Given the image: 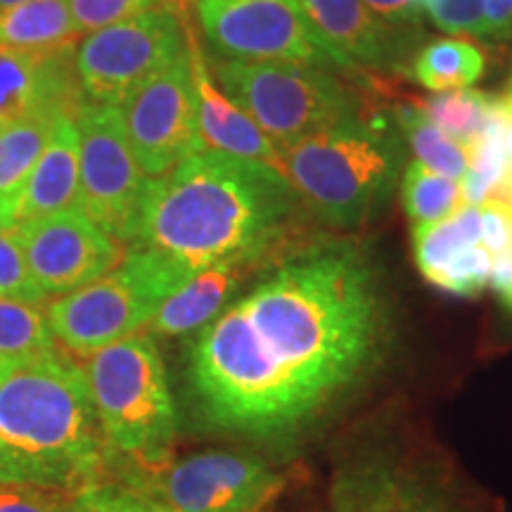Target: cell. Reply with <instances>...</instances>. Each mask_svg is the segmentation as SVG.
I'll return each instance as SVG.
<instances>
[{"mask_svg": "<svg viewBox=\"0 0 512 512\" xmlns=\"http://www.w3.org/2000/svg\"><path fill=\"white\" fill-rule=\"evenodd\" d=\"M19 3H27V0H0V10L12 8V5H19Z\"/></svg>", "mask_w": 512, "mask_h": 512, "instance_id": "40", "label": "cell"}, {"mask_svg": "<svg viewBox=\"0 0 512 512\" xmlns=\"http://www.w3.org/2000/svg\"><path fill=\"white\" fill-rule=\"evenodd\" d=\"M128 143L145 176L169 174L204 152L188 50L121 102Z\"/></svg>", "mask_w": 512, "mask_h": 512, "instance_id": "12", "label": "cell"}, {"mask_svg": "<svg viewBox=\"0 0 512 512\" xmlns=\"http://www.w3.org/2000/svg\"><path fill=\"white\" fill-rule=\"evenodd\" d=\"M389 114H392L394 124L399 126L401 136H406L420 164H425L427 169L437 171L441 176L453 178V181H463L467 171H470L467 150L463 145L453 143L432 124V119L422 112L418 98L403 95L396 105H392Z\"/></svg>", "mask_w": 512, "mask_h": 512, "instance_id": "23", "label": "cell"}, {"mask_svg": "<svg viewBox=\"0 0 512 512\" xmlns=\"http://www.w3.org/2000/svg\"><path fill=\"white\" fill-rule=\"evenodd\" d=\"M306 19L342 72H399L418 29H396L370 12L363 0H299Z\"/></svg>", "mask_w": 512, "mask_h": 512, "instance_id": "14", "label": "cell"}, {"mask_svg": "<svg viewBox=\"0 0 512 512\" xmlns=\"http://www.w3.org/2000/svg\"><path fill=\"white\" fill-rule=\"evenodd\" d=\"M83 373L110 451L131 460L138 479L169 465L178 415L155 337L143 330L95 351Z\"/></svg>", "mask_w": 512, "mask_h": 512, "instance_id": "5", "label": "cell"}, {"mask_svg": "<svg viewBox=\"0 0 512 512\" xmlns=\"http://www.w3.org/2000/svg\"><path fill=\"white\" fill-rule=\"evenodd\" d=\"M204 36L226 60L337 67L299 0H197Z\"/></svg>", "mask_w": 512, "mask_h": 512, "instance_id": "11", "label": "cell"}, {"mask_svg": "<svg viewBox=\"0 0 512 512\" xmlns=\"http://www.w3.org/2000/svg\"><path fill=\"white\" fill-rule=\"evenodd\" d=\"M285 484V477L264 458L211 448L171 460L131 489L176 512H266Z\"/></svg>", "mask_w": 512, "mask_h": 512, "instance_id": "10", "label": "cell"}, {"mask_svg": "<svg viewBox=\"0 0 512 512\" xmlns=\"http://www.w3.org/2000/svg\"><path fill=\"white\" fill-rule=\"evenodd\" d=\"M491 271H494V256L486 252L482 242H477L460 249L432 285L456 297H477L484 287H489Z\"/></svg>", "mask_w": 512, "mask_h": 512, "instance_id": "29", "label": "cell"}, {"mask_svg": "<svg viewBox=\"0 0 512 512\" xmlns=\"http://www.w3.org/2000/svg\"><path fill=\"white\" fill-rule=\"evenodd\" d=\"M508 100H510V102H512V88H510V95H508Z\"/></svg>", "mask_w": 512, "mask_h": 512, "instance_id": "41", "label": "cell"}, {"mask_svg": "<svg viewBox=\"0 0 512 512\" xmlns=\"http://www.w3.org/2000/svg\"><path fill=\"white\" fill-rule=\"evenodd\" d=\"M121 512H176L169 505H164L157 498L140 494V491L124 489V503H121Z\"/></svg>", "mask_w": 512, "mask_h": 512, "instance_id": "37", "label": "cell"}, {"mask_svg": "<svg viewBox=\"0 0 512 512\" xmlns=\"http://www.w3.org/2000/svg\"><path fill=\"white\" fill-rule=\"evenodd\" d=\"M332 512H456L413 470L384 456L349 460L330 491Z\"/></svg>", "mask_w": 512, "mask_h": 512, "instance_id": "16", "label": "cell"}, {"mask_svg": "<svg viewBox=\"0 0 512 512\" xmlns=\"http://www.w3.org/2000/svg\"><path fill=\"white\" fill-rule=\"evenodd\" d=\"M389 119V112H358L280 152L302 207L325 226L363 228L392 200L403 147Z\"/></svg>", "mask_w": 512, "mask_h": 512, "instance_id": "4", "label": "cell"}, {"mask_svg": "<svg viewBox=\"0 0 512 512\" xmlns=\"http://www.w3.org/2000/svg\"><path fill=\"white\" fill-rule=\"evenodd\" d=\"M188 278L162 254L126 247L114 271L48 304V325L64 351L86 358L143 332L159 304Z\"/></svg>", "mask_w": 512, "mask_h": 512, "instance_id": "6", "label": "cell"}, {"mask_svg": "<svg viewBox=\"0 0 512 512\" xmlns=\"http://www.w3.org/2000/svg\"><path fill=\"white\" fill-rule=\"evenodd\" d=\"M275 261L278 259H230L202 268L159 304L145 332L152 337H185L200 332L226 309L249 275L264 271Z\"/></svg>", "mask_w": 512, "mask_h": 512, "instance_id": "18", "label": "cell"}, {"mask_svg": "<svg viewBox=\"0 0 512 512\" xmlns=\"http://www.w3.org/2000/svg\"><path fill=\"white\" fill-rule=\"evenodd\" d=\"M55 117L31 114L0 121V226H15V209L46 147Z\"/></svg>", "mask_w": 512, "mask_h": 512, "instance_id": "21", "label": "cell"}, {"mask_svg": "<svg viewBox=\"0 0 512 512\" xmlns=\"http://www.w3.org/2000/svg\"><path fill=\"white\" fill-rule=\"evenodd\" d=\"M79 209V131L74 117L57 114L46 147L15 209V223Z\"/></svg>", "mask_w": 512, "mask_h": 512, "instance_id": "19", "label": "cell"}, {"mask_svg": "<svg viewBox=\"0 0 512 512\" xmlns=\"http://www.w3.org/2000/svg\"><path fill=\"white\" fill-rule=\"evenodd\" d=\"M19 363L22 361H15V358H5V356H0V380H3L5 375H10L12 370H15Z\"/></svg>", "mask_w": 512, "mask_h": 512, "instance_id": "39", "label": "cell"}, {"mask_svg": "<svg viewBox=\"0 0 512 512\" xmlns=\"http://www.w3.org/2000/svg\"><path fill=\"white\" fill-rule=\"evenodd\" d=\"M384 332L366 256L347 242L294 249L192 339L195 411L211 430L268 444L297 439L366 380Z\"/></svg>", "mask_w": 512, "mask_h": 512, "instance_id": "1", "label": "cell"}, {"mask_svg": "<svg viewBox=\"0 0 512 512\" xmlns=\"http://www.w3.org/2000/svg\"><path fill=\"white\" fill-rule=\"evenodd\" d=\"M185 34H188V55L197 93V126H200L204 147L230 157L273 166L283 174V157H280L278 147L266 138V133L256 126V121L245 110H240L226 93L219 91V86L211 79L192 24H185Z\"/></svg>", "mask_w": 512, "mask_h": 512, "instance_id": "17", "label": "cell"}, {"mask_svg": "<svg viewBox=\"0 0 512 512\" xmlns=\"http://www.w3.org/2000/svg\"><path fill=\"white\" fill-rule=\"evenodd\" d=\"M197 0H159V8L169 10L171 15H176L183 24H190V12L195 8Z\"/></svg>", "mask_w": 512, "mask_h": 512, "instance_id": "38", "label": "cell"}, {"mask_svg": "<svg viewBox=\"0 0 512 512\" xmlns=\"http://www.w3.org/2000/svg\"><path fill=\"white\" fill-rule=\"evenodd\" d=\"M124 489L114 484H91L76 494L74 512H121Z\"/></svg>", "mask_w": 512, "mask_h": 512, "instance_id": "34", "label": "cell"}, {"mask_svg": "<svg viewBox=\"0 0 512 512\" xmlns=\"http://www.w3.org/2000/svg\"><path fill=\"white\" fill-rule=\"evenodd\" d=\"M486 38L512 36V0H484Z\"/></svg>", "mask_w": 512, "mask_h": 512, "instance_id": "35", "label": "cell"}, {"mask_svg": "<svg viewBox=\"0 0 512 512\" xmlns=\"http://www.w3.org/2000/svg\"><path fill=\"white\" fill-rule=\"evenodd\" d=\"M112 451L83 366L64 349L27 358L0 380V486L81 491Z\"/></svg>", "mask_w": 512, "mask_h": 512, "instance_id": "3", "label": "cell"}, {"mask_svg": "<svg viewBox=\"0 0 512 512\" xmlns=\"http://www.w3.org/2000/svg\"><path fill=\"white\" fill-rule=\"evenodd\" d=\"M427 15L448 34L486 36L484 0H422Z\"/></svg>", "mask_w": 512, "mask_h": 512, "instance_id": "32", "label": "cell"}, {"mask_svg": "<svg viewBox=\"0 0 512 512\" xmlns=\"http://www.w3.org/2000/svg\"><path fill=\"white\" fill-rule=\"evenodd\" d=\"M74 124L79 131V209L128 247L136 238L150 176L133 155L121 107L86 100Z\"/></svg>", "mask_w": 512, "mask_h": 512, "instance_id": "8", "label": "cell"}, {"mask_svg": "<svg viewBox=\"0 0 512 512\" xmlns=\"http://www.w3.org/2000/svg\"><path fill=\"white\" fill-rule=\"evenodd\" d=\"M76 494L46 486H0V512H74Z\"/></svg>", "mask_w": 512, "mask_h": 512, "instance_id": "31", "label": "cell"}, {"mask_svg": "<svg viewBox=\"0 0 512 512\" xmlns=\"http://www.w3.org/2000/svg\"><path fill=\"white\" fill-rule=\"evenodd\" d=\"M477 242H482V209L465 204L451 219L413 228L415 266L427 283H434L460 249Z\"/></svg>", "mask_w": 512, "mask_h": 512, "instance_id": "24", "label": "cell"}, {"mask_svg": "<svg viewBox=\"0 0 512 512\" xmlns=\"http://www.w3.org/2000/svg\"><path fill=\"white\" fill-rule=\"evenodd\" d=\"M216 81L280 152L361 112L347 83L311 64L228 60L216 64Z\"/></svg>", "mask_w": 512, "mask_h": 512, "instance_id": "7", "label": "cell"}, {"mask_svg": "<svg viewBox=\"0 0 512 512\" xmlns=\"http://www.w3.org/2000/svg\"><path fill=\"white\" fill-rule=\"evenodd\" d=\"M505 102V171L503 181L498 185V190L491 197H498V200L512 204V102L503 98ZM489 200V197H486Z\"/></svg>", "mask_w": 512, "mask_h": 512, "instance_id": "36", "label": "cell"}, {"mask_svg": "<svg viewBox=\"0 0 512 512\" xmlns=\"http://www.w3.org/2000/svg\"><path fill=\"white\" fill-rule=\"evenodd\" d=\"M401 202L415 228L456 216L465 207V195L460 181L441 176L413 159L401 176Z\"/></svg>", "mask_w": 512, "mask_h": 512, "instance_id": "25", "label": "cell"}, {"mask_svg": "<svg viewBox=\"0 0 512 512\" xmlns=\"http://www.w3.org/2000/svg\"><path fill=\"white\" fill-rule=\"evenodd\" d=\"M510 88H512V86H510Z\"/></svg>", "mask_w": 512, "mask_h": 512, "instance_id": "42", "label": "cell"}, {"mask_svg": "<svg viewBox=\"0 0 512 512\" xmlns=\"http://www.w3.org/2000/svg\"><path fill=\"white\" fill-rule=\"evenodd\" d=\"M422 112L432 119V124L439 128L444 136L453 143L463 145L470 150L472 143L482 136L486 121L496 110L498 98H491L482 91H446L437 93L432 98L418 100Z\"/></svg>", "mask_w": 512, "mask_h": 512, "instance_id": "26", "label": "cell"}, {"mask_svg": "<svg viewBox=\"0 0 512 512\" xmlns=\"http://www.w3.org/2000/svg\"><path fill=\"white\" fill-rule=\"evenodd\" d=\"M74 50L29 53L0 46V121L31 117H76L86 102L76 79Z\"/></svg>", "mask_w": 512, "mask_h": 512, "instance_id": "15", "label": "cell"}, {"mask_svg": "<svg viewBox=\"0 0 512 512\" xmlns=\"http://www.w3.org/2000/svg\"><path fill=\"white\" fill-rule=\"evenodd\" d=\"M377 19L396 29H418L422 0H363Z\"/></svg>", "mask_w": 512, "mask_h": 512, "instance_id": "33", "label": "cell"}, {"mask_svg": "<svg viewBox=\"0 0 512 512\" xmlns=\"http://www.w3.org/2000/svg\"><path fill=\"white\" fill-rule=\"evenodd\" d=\"M0 297L36 306L46 304L48 299L29 271L15 226H0Z\"/></svg>", "mask_w": 512, "mask_h": 512, "instance_id": "28", "label": "cell"}, {"mask_svg": "<svg viewBox=\"0 0 512 512\" xmlns=\"http://www.w3.org/2000/svg\"><path fill=\"white\" fill-rule=\"evenodd\" d=\"M67 5L79 34L88 36L140 12L159 8V0H67Z\"/></svg>", "mask_w": 512, "mask_h": 512, "instance_id": "30", "label": "cell"}, {"mask_svg": "<svg viewBox=\"0 0 512 512\" xmlns=\"http://www.w3.org/2000/svg\"><path fill=\"white\" fill-rule=\"evenodd\" d=\"M34 280L46 297H62L114 271L126 247L81 209L15 223Z\"/></svg>", "mask_w": 512, "mask_h": 512, "instance_id": "13", "label": "cell"}, {"mask_svg": "<svg viewBox=\"0 0 512 512\" xmlns=\"http://www.w3.org/2000/svg\"><path fill=\"white\" fill-rule=\"evenodd\" d=\"M57 349L41 306L0 297V356L27 361Z\"/></svg>", "mask_w": 512, "mask_h": 512, "instance_id": "27", "label": "cell"}, {"mask_svg": "<svg viewBox=\"0 0 512 512\" xmlns=\"http://www.w3.org/2000/svg\"><path fill=\"white\" fill-rule=\"evenodd\" d=\"M299 209L278 169L204 150L150 178L128 247L162 254L190 275L230 259H280Z\"/></svg>", "mask_w": 512, "mask_h": 512, "instance_id": "2", "label": "cell"}, {"mask_svg": "<svg viewBox=\"0 0 512 512\" xmlns=\"http://www.w3.org/2000/svg\"><path fill=\"white\" fill-rule=\"evenodd\" d=\"M484 50L465 38H437L413 57V79L432 93L460 91L484 74Z\"/></svg>", "mask_w": 512, "mask_h": 512, "instance_id": "22", "label": "cell"}, {"mask_svg": "<svg viewBox=\"0 0 512 512\" xmlns=\"http://www.w3.org/2000/svg\"><path fill=\"white\" fill-rule=\"evenodd\" d=\"M81 34L67 0H27L0 10V46L29 53L74 50Z\"/></svg>", "mask_w": 512, "mask_h": 512, "instance_id": "20", "label": "cell"}, {"mask_svg": "<svg viewBox=\"0 0 512 512\" xmlns=\"http://www.w3.org/2000/svg\"><path fill=\"white\" fill-rule=\"evenodd\" d=\"M188 50L185 24L155 8L93 31L76 46L74 67L88 102L121 107L128 95Z\"/></svg>", "mask_w": 512, "mask_h": 512, "instance_id": "9", "label": "cell"}]
</instances>
